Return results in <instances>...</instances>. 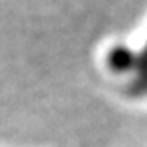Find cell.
<instances>
[{
	"mask_svg": "<svg viewBox=\"0 0 147 147\" xmlns=\"http://www.w3.org/2000/svg\"><path fill=\"white\" fill-rule=\"evenodd\" d=\"M125 92L129 96H139V98L147 96V71L136 75L134 79L129 80V84L125 86Z\"/></svg>",
	"mask_w": 147,
	"mask_h": 147,
	"instance_id": "7a4b0ae2",
	"label": "cell"
},
{
	"mask_svg": "<svg viewBox=\"0 0 147 147\" xmlns=\"http://www.w3.org/2000/svg\"><path fill=\"white\" fill-rule=\"evenodd\" d=\"M137 69H139V73L147 71V45L143 47V51L137 55Z\"/></svg>",
	"mask_w": 147,
	"mask_h": 147,
	"instance_id": "3957f363",
	"label": "cell"
},
{
	"mask_svg": "<svg viewBox=\"0 0 147 147\" xmlns=\"http://www.w3.org/2000/svg\"><path fill=\"white\" fill-rule=\"evenodd\" d=\"M108 65L112 67V71L125 73V71H131L134 67H137V55L129 47L118 45L110 51V55H108Z\"/></svg>",
	"mask_w": 147,
	"mask_h": 147,
	"instance_id": "6da1fadb",
	"label": "cell"
}]
</instances>
